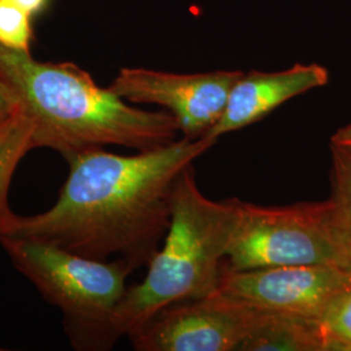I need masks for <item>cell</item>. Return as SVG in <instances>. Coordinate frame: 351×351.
Returning a JSON list of instances; mask_svg holds the SVG:
<instances>
[{
  "label": "cell",
  "instance_id": "3957f363",
  "mask_svg": "<svg viewBox=\"0 0 351 351\" xmlns=\"http://www.w3.org/2000/svg\"><path fill=\"white\" fill-rule=\"evenodd\" d=\"M237 221V198H207L189 164L176 180L163 247L151 259L145 280L126 289L114 310L116 337L132 339L167 307L215 293Z\"/></svg>",
  "mask_w": 351,
  "mask_h": 351
},
{
  "label": "cell",
  "instance_id": "7c38bea8",
  "mask_svg": "<svg viewBox=\"0 0 351 351\" xmlns=\"http://www.w3.org/2000/svg\"><path fill=\"white\" fill-rule=\"evenodd\" d=\"M316 326L324 351H351V287L328 303Z\"/></svg>",
  "mask_w": 351,
  "mask_h": 351
},
{
  "label": "cell",
  "instance_id": "4fadbf2b",
  "mask_svg": "<svg viewBox=\"0 0 351 351\" xmlns=\"http://www.w3.org/2000/svg\"><path fill=\"white\" fill-rule=\"evenodd\" d=\"M32 19L11 0H0V46L30 53Z\"/></svg>",
  "mask_w": 351,
  "mask_h": 351
},
{
  "label": "cell",
  "instance_id": "9a60e30c",
  "mask_svg": "<svg viewBox=\"0 0 351 351\" xmlns=\"http://www.w3.org/2000/svg\"><path fill=\"white\" fill-rule=\"evenodd\" d=\"M21 111V104L12 88L0 78V128Z\"/></svg>",
  "mask_w": 351,
  "mask_h": 351
},
{
  "label": "cell",
  "instance_id": "30bf717a",
  "mask_svg": "<svg viewBox=\"0 0 351 351\" xmlns=\"http://www.w3.org/2000/svg\"><path fill=\"white\" fill-rule=\"evenodd\" d=\"M239 351H324L316 320L268 314Z\"/></svg>",
  "mask_w": 351,
  "mask_h": 351
},
{
  "label": "cell",
  "instance_id": "7a4b0ae2",
  "mask_svg": "<svg viewBox=\"0 0 351 351\" xmlns=\"http://www.w3.org/2000/svg\"><path fill=\"white\" fill-rule=\"evenodd\" d=\"M0 78L33 124L34 147L58 151L64 159L104 146L151 150L180 133L171 113L130 106L73 63H40L0 46Z\"/></svg>",
  "mask_w": 351,
  "mask_h": 351
},
{
  "label": "cell",
  "instance_id": "52a82bcc",
  "mask_svg": "<svg viewBox=\"0 0 351 351\" xmlns=\"http://www.w3.org/2000/svg\"><path fill=\"white\" fill-rule=\"evenodd\" d=\"M268 314L216 290L167 307L130 339L138 351H239Z\"/></svg>",
  "mask_w": 351,
  "mask_h": 351
},
{
  "label": "cell",
  "instance_id": "8992f818",
  "mask_svg": "<svg viewBox=\"0 0 351 351\" xmlns=\"http://www.w3.org/2000/svg\"><path fill=\"white\" fill-rule=\"evenodd\" d=\"M243 72L171 73L147 68H123L108 88L124 101L163 107L188 139L206 137L219 123L228 97Z\"/></svg>",
  "mask_w": 351,
  "mask_h": 351
},
{
  "label": "cell",
  "instance_id": "e0dca14e",
  "mask_svg": "<svg viewBox=\"0 0 351 351\" xmlns=\"http://www.w3.org/2000/svg\"><path fill=\"white\" fill-rule=\"evenodd\" d=\"M21 10L29 13L32 17L43 12L49 4V0H11Z\"/></svg>",
  "mask_w": 351,
  "mask_h": 351
},
{
  "label": "cell",
  "instance_id": "2e32d148",
  "mask_svg": "<svg viewBox=\"0 0 351 351\" xmlns=\"http://www.w3.org/2000/svg\"><path fill=\"white\" fill-rule=\"evenodd\" d=\"M330 145L351 152V123L336 130L330 138Z\"/></svg>",
  "mask_w": 351,
  "mask_h": 351
},
{
  "label": "cell",
  "instance_id": "277c9868",
  "mask_svg": "<svg viewBox=\"0 0 351 351\" xmlns=\"http://www.w3.org/2000/svg\"><path fill=\"white\" fill-rule=\"evenodd\" d=\"M0 245L13 265L63 313L75 349L106 350L119 339L112 317L128 289L130 265L120 259H91L34 239L4 236Z\"/></svg>",
  "mask_w": 351,
  "mask_h": 351
},
{
  "label": "cell",
  "instance_id": "5b68a950",
  "mask_svg": "<svg viewBox=\"0 0 351 351\" xmlns=\"http://www.w3.org/2000/svg\"><path fill=\"white\" fill-rule=\"evenodd\" d=\"M226 268L339 265L351 269V241L332 197L289 206L239 201Z\"/></svg>",
  "mask_w": 351,
  "mask_h": 351
},
{
  "label": "cell",
  "instance_id": "8fae6325",
  "mask_svg": "<svg viewBox=\"0 0 351 351\" xmlns=\"http://www.w3.org/2000/svg\"><path fill=\"white\" fill-rule=\"evenodd\" d=\"M33 149V124L21 111L0 128V237L10 232L17 216L8 201L13 175L23 158Z\"/></svg>",
  "mask_w": 351,
  "mask_h": 351
},
{
  "label": "cell",
  "instance_id": "5bb4252c",
  "mask_svg": "<svg viewBox=\"0 0 351 351\" xmlns=\"http://www.w3.org/2000/svg\"><path fill=\"white\" fill-rule=\"evenodd\" d=\"M330 197L336 202L341 220L351 241V152L330 145Z\"/></svg>",
  "mask_w": 351,
  "mask_h": 351
},
{
  "label": "cell",
  "instance_id": "9c48e42d",
  "mask_svg": "<svg viewBox=\"0 0 351 351\" xmlns=\"http://www.w3.org/2000/svg\"><path fill=\"white\" fill-rule=\"evenodd\" d=\"M329 82V72L320 64H294L278 72L251 71L242 73L230 90L226 110L207 136L241 130L265 119L284 103Z\"/></svg>",
  "mask_w": 351,
  "mask_h": 351
},
{
  "label": "cell",
  "instance_id": "6da1fadb",
  "mask_svg": "<svg viewBox=\"0 0 351 351\" xmlns=\"http://www.w3.org/2000/svg\"><path fill=\"white\" fill-rule=\"evenodd\" d=\"M216 142L182 137L136 155L75 152L65 159L69 173L56 203L34 216L17 215L5 236L97 261L116 256L134 271L150 263L165 239L177 177Z\"/></svg>",
  "mask_w": 351,
  "mask_h": 351
},
{
  "label": "cell",
  "instance_id": "ba28073f",
  "mask_svg": "<svg viewBox=\"0 0 351 351\" xmlns=\"http://www.w3.org/2000/svg\"><path fill=\"white\" fill-rule=\"evenodd\" d=\"M351 287V269L339 265H280L233 271L223 265L217 291L247 307L317 320L328 303Z\"/></svg>",
  "mask_w": 351,
  "mask_h": 351
}]
</instances>
